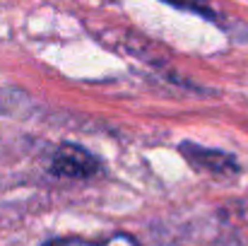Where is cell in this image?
I'll use <instances>...</instances> for the list:
<instances>
[{"label":"cell","instance_id":"obj_1","mask_svg":"<svg viewBox=\"0 0 248 246\" xmlns=\"http://www.w3.org/2000/svg\"><path fill=\"white\" fill-rule=\"evenodd\" d=\"M51 171L65 179H94L101 174V160L94 157L89 150H84L82 145L65 143L53 152Z\"/></svg>","mask_w":248,"mask_h":246},{"label":"cell","instance_id":"obj_2","mask_svg":"<svg viewBox=\"0 0 248 246\" xmlns=\"http://www.w3.org/2000/svg\"><path fill=\"white\" fill-rule=\"evenodd\" d=\"M181 155L188 160L193 169L202 174H212V176H236L239 174L236 157L224 150H210L195 143H181Z\"/></svg>","mask_w":248,"mask_h":246},{"label":"cell","instance_id":"obj_4","mask_svg":"<svg viewBox=\"0 0 248 246\" xmlns=\"http://www.w3.org/2000/svg\"><path fill=\"white\" fill-rule=\"evenodd\" d=\"M169 5L178 7V10H188V12H195L200 17H207V19H217V12L210 7V2L205 0H164Z\"/></svg>","mask_w":248,"mask_h":246},{"label":"cell","instance_id":"obj_3","mask_svg":"<svg viewBox=\"0 0 248 246\" xmlns=\"http://www.w3.org/2000/svg\"><path fill=\"white\" fill-rule=\"evenodd\" d=\"M46 246H140L135 237L130 234H111L106 239H99V242H92V239H82V237H63V239H53Z\"/></svg>","mask_w":248,"mask_h":246}]
</instances>
